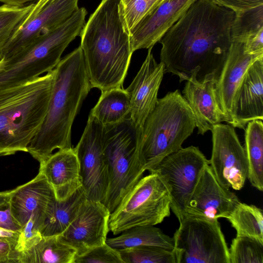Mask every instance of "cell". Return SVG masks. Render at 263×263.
<instances>
[{
	"instance_id": "e575fe53",
	"label": "cell",
	"mask_w": 263,
	"mask_h": 263,
	"mask_svg": "<svg viewBox=\"0 0 263 263\" xmlns=\"http://www.w3.org/2000/svg\"><path fill=\"white\" fill-rule=\"evenodd\" d=\"M20 253L16 243L7 239H0V263H20Z\"/></svg>"
},
{
	"instance_id": "ba28073f",
	"label": "cell",
	"mask_w": 263,
	"mask_h": 263,
	"mask_svg": "<svg viewBox=\"0 0 263 263\" xmlns=\"http://www.w3.org/2000/svg\"><path fill=\"white\" fill-rule=\"evenodd\" d=\"M171 199L162 178L150 172L142 177L110 214V231L118 235L137 226H155L170 216Z\"/></svg>"
},
{
	"instance_id": "9a60e30c",
	"label": "cell",
	"mask_w": 263,
	"mask_h": 263,
	"mask_svg": "<svg viewBox=\"0 0 263 263\" xmlns=\"http://www.w3.org/2000/svg\"><path fill=\"white\" fill-rule=\"evenodd\" d=\"M79 0H50L33 17L26 18L4 47L2 59L21 51L40 35L69 18L78 9Z\"/></svg>"
},
{
	"instance_id": "8992f818",
	"label": "cell",
	"mask_w": 263,
	"mask_h": 263,
	"mask_svg": "<svg viewBox=\"0 0 263 263\" xmlns=\"http://www.w3.org/2000/svg\"><path fill=\"white\" fill-rule=\"evenodd\" d=\"M85 16L76 11L66 21L40 35L11 57L0 62V89L21 84L53 70L69 44L80 36Z\"/></svg>"
},
{
	"instance_id": "9c48e42d",
	"label": "cell",
	"mask_w": 263,
	"mask_h": 263,
	"mask_svg": "<svg viewBox=\"0 0 263 263\" xmlns=\"http://www.w3.org/2000/svg\"><path fill=\"white\" fill-rule=\"evenodd\" d=\"M173 237L177 263H230L218 220L186 215Z\"/></svg>"
},
{
	"instance_id": "7a4b0ae2",
	"label": "cell",
	"mask_w": 263,
	"mask_h": 263,
	"mask_svg": "<svg viewBox=\"0 0 263 263\" xmlns=\"http://www.w3.org/2000/svg\"><path fill=\"white\" fill-rule=\"evenodd\" d=\"M53 73L46 115L28 147V153L40 163L55 149L72 147V126L92 88L80 46L61 59Z\"/></svg>"
},
{
	"instance_id": "d4e9b609",
	"label": "cell",
	"mask_w": 263,
	"mask_h": 263,
	"mask_svg": "<svg viewBox=\"0 0 263 263\" xmlns=\"http://www.w3.org/2000/svg\"><path fill=\"white\" fill-rule=\"evenodd\" d=\"M245 129V145L248 162V175L251 185L263 191V123L255 120L248 123Z\"/></svg>"
},
{
	"instance_id": "f35d334b",
	"label": "cell",
	"mask_w": 263,
	"mask_h": 263,
	"mask_svg": "<svg viewBox=\"0 0 263 263\" xmlns=\"http://www.w3.org/2000/svg\"><path fill=\"white\" fill-rule=\"evenodd\" d=\"M39 0H0V2L4 4L16 6H24L26 4L31 3H36Z\"/></svg>"
},
{
	"instance_id": "ab89813d",
	"label": "cell",
	"mask_w": 263,
	"mask_h": 263,
	"mask_svg": "<svg viewBox=\"0 0 263 263\" xmlns=\"http://www.w3.org/2000/svg\"><path fill=\"white\" fill-rule=\"evenodd\" d=\"M50 0H39L35 3L34 8L27 18H30L37 13Z\"/></svg>"
},
{
	"instance_id": "f546056e",
	"label": "cell",
	"mask_w": 263,
	"mask_h": 263,
	"mask_svg": "<svg viewBox=\"0 0 263 263\" xmlns=\"http://www.w3.org/2000/svg\"><path fill=\"white\" fill-rule=\"evenodd\" d=\"M119 250L123 263H177L174 250L140 246Z\"/></svg>"
},
{
	"instance_id": "836d02e7",
	"label": "cell",
	"mask_w": 263,
	"mask_h": 263,
	"mask_svg": "<svg viewBox=\"0 0 263 263\" xmlns=\"http://www.w3.org/2000/svg\"><path fill=\"white\" fill-rule=\"evenodd\" d=\"M74 263H123L119 250L106 242L77 256Z\"/></svg>"
},
{
	"instance_id": "3957f363",
	"label": "cell",
	"mask_w": 263,
	"mask_h": 263,
	"mask_svg": "<svg viewBox=\"0 0 263 263\" xmlns=\"http://www.w3.org/2000/svg\"><path fill=\"white\" fill-rule=\"evenodd\" d=\"M120 0H102L81 33L87 76L92 88H123L133 53L119 11Z\"/></svg>"
},
{
	"instance_id": "ffe728a7",
	"label": "cell",
	"mask_w": 263,
	"mask_h": 263,
	"mask_svg": "<svg viewBox=\"0 0 263 263\" xmlns=\"http://www.w3.org/2000/svg\"><path fill=\"white\" fill-rule=\"evenodd\" d=\"M39 171L52 187L58 201L67 199L82 186L80 164L73 147L50 155L40 163Z\"/></svg>"
},
{
	"instance_id": "44dd1931",
	"label": "cell",
	"mask_w": 263,
	"mask_h": 263,
	"mask_svg": "<svg viewBox=\"0 0 263 263\" xmlns=\"http://www.w3.org/2000/svg\"><path fill=\"white\" fill-rule=\"evenodd\" d=\"M263 55L245 53L242 43L232 42L229 52L220 74L215 83L217 101L225 122L232 121L234 96L248 68Z\"/></svg>"
},
{
	"instance_id": "1f68e13d",
	"label": "cell",
	"mask_w": 263,
	"mask_h": 263,
	"mask_svg": "<svg viewBox=\"0 0 263 263\" xmlns=\"http://www.w3.org/2000/svg\"><path fill=\"white\" fill-rule=\"evenodd\" d=\"M229 251L230 263H263V244L253 239L236 236Z\"/></svg>"
},
{
	"instance_id": "277c9868",
	"label": "cell",
	"mask_w": 263,
	"mask_h": 263,
	"mask_svg": "<svg viewBox=\"0 0 263 263\" xmlns=\"http://www.w3.org/2000/svg\"><path fill=\"white\" fill-rule=\"evenodd\" d=\"M53 70L21 84L0 89V155L28 152L46 115Z\"/></svg>"
},
{
	"instance_id": "7bdbcfd3",
	"label": "cell",
	"mask_w": 263,
	"mask_h": 263,
	"mask_svg": "<svg viewBox=\"0 0 263 263\" xmlns=\"http://www.w3.org/2000/svg\"><path fill=\"white\" fill-rule=\"evenodd\" d=\"M1 238H1V237H0V239H1ZM3 239H4V238H3Z\"/></svg>"
},
{
	"instance_id": "74e56055",
	"label": "cell",
	"mask_w": 263,
	"mask_h": 263,
	"mask_svg": "<svg viewBox=\"0 0 263 263\" xmlns=\"http://www.w3.org/2000/svg\"><path fill=\"white\" fill-rule=\"evenodd\" d=\"M0 228L13 232H19L22 228L13 218L8 203L0 206Z\"/></svg>"
},
{
	"instance_id": "ee69618b",
	"label": "cell",
	"mask_w": 263,
	"mask_h": 263,
	"mask_svg": "<svg viewBox=\"0 0 263 263\" xmlns=\"http://www.w3.org/2000/svg\"><path fill=\"white\" fill-rule=\"evenodd\" d=\"M1 61H0V62H1Z\"/></svg>"
},
{
	"instance_id": "d590c367",
	"label": "cell",
	"mask_w": 263,
	"mask_h": 263,
	"mask_svg": "<svg viewBox=\"0 0 263 263\" xmlns=\"http://www.w3.org/2000/svg\"><path fill=\"white\" fill-rule=\"evenodd\" d=\"M243 45L245 53L252 55H263V29L249 36Z\"/></svg>"
},
{
	"instance_id": "d6986e66",
	"label": "cell",
	"mask_w": 263,
	"mask_h": 263,
	"mask_svg": "<svg viewBox=\"0 0 263 263\" xmlns=\"http://www.w3.org/2000/svg\"><path fill=\"white\" fill-rule=\"evenodd\" d=\"M255 120H263V58L250 65L236 89L230 125L245 129Z\"/></svg>"
},
{
	"instance_id": "4dcf8cb0",
	"label": "cell",
	"mask_w": 263,
	"mask_h": 263,
	"mask_svg": "<svg viewBox=\"0 0 263 263\" xmlns=\"http://www.w3.org/2000/svg\"><path fill=\"white\" fill-rule=\"evenodd\" d=\"M261 29H263V5L235 12L231 26V41L243 43L249 36Z\"/></svg>"
},
{
	"instance_id": "7402d4cb",
	"label": "cell",
	"mask_w": 263,
	"mask_h": 263,
	"mask_svg": "<svg viewBox=\"0 0 263 263\" xmlns=\"http://www.w3.org/2000/svg\"><path fill=\"white\" fill-rule=\"evenodd\" d=\"M216 81L200 82L193 74L186 81L182 96L194 117L198 134L204 135L213 127L224 121L219 107L215 90Z\"/></svg>"
},
{
	"instance_id": "ac0fdd59",
	"label": "cell",
	"mask_w": 263,
	"mask_h": 263,
	"mask_svg": "<svg viewBox=\"0 0 263 263\" xmlns=\"http://www.w3.org/2000/svg\"><path fill=\"white\" fill-rule=\"evenodd\" d=\"M196 0H164L132 30L133 52L153 48Z\"/></svg>"
},
{
	"instance_id": "b9f144b4",
	"label": "cell",
	"mask_w": 263,
	"mask_h": 263,
	"mask_svg": "<svg viewBox=\"0 0 263 263\" xmlns=\"http://www.w3.org/2000/svg\"><path fill=\"white\" fill-rule=\"evenodd\" d=\"M132 0H120L119 6L123 7L127 5Z\"/></svg>"
},
{
	"instance_id": "8d00e7d4",
	"label": "cell",
	"mask_w": 263,
	"mask_h": 263,
	"mask_svg": "<svg viewBox=\"0 0 263 263\" xmlns=\"http://www.w3.org/2000/svg\"><path fill=\"white\" fill-rule=\"evenodd\" d=\"M220 6L235 12L255 8L263 5V0H213Z\"/></svg>"
},
{
	"instance_id": "5b68a950",
	"label": "cell",
	"mask_w": 263,
	"mask_h": 263,
	"mask_svg": "<svg viewBox=\"0 0 263 263\" xmlns=\"http://www.w3.org/2000/svg\"><path fill=\"white\" fill-rule=\"evenodd\" d=\"M195 127L193 112L179 90L158 99L140 131L138 154L144 171L180 149Z\"/></svg>"
},
{
	"instance_id": "f1b7e54d",
	"label": "cell",
	"mask_w": 263,
	"mask_h": 263,
	"mask_svg": "<svg viewBox=\"0 0 263 263\" xmlns=\"http://www.w3.org/2000/svg\"><path fill=\"white\" fill-rule=\"evenodd\" d=\"M31 3L24 6L7 4L0 6V61L8 41L26 20L35 6Z\"/></svg>"
},
{
	"instance_id": "d6a6232c",
	"label": "cell",
	"mask_w": 263,
	"mask_h": 263,
	"mask_svg": "<svg viewBox=\"0 0 263 263\" xmlns=\"http://www.w3.org/2000/svg\"><path fill=\"white\" fill-rule=\"evenodd\" d=\"M164 0H132L125 6H119L125 30L130 35L133 29Z\"/></svg>"
},
{
	"instance_id": "6da1fadb",
	"label": "cell",
	"mask_w": 263,
	"mask_h": 263,
	"mask_svg": "<svg viewBox=\"0 0 263 263\" xmlns=\"http://www.w3.org/2000/svg\"><path fill=\"white\" fill-rule=\"evenodd\" d=\"M235 12L213 0H196L160 39V58L165 72L180 82L193 74L216 82L232 43Z\"/></svg>"
},
{
	"instance_id": "484cf974",
	"label": "cell",
	"mask_w": 263,
	"mask_h": 263,
	"mask_svg": "<svg viewBox=\"0 0 263 263\" xmlns=\"http://www.w3.org/2000/svg\"><path fill=\"white\" fill-rule=\"evenodd\" d=\"M130 103L123 88L101 91V96L89 115L104 126L118 123L129 117Z\"/></svg>"
},
{
	"instance_id": "cb8c5ba5",
	"label": "cell",
	"mask_w": 263,
	"mask_h": 263,
	"mask_svg": "<svg viewBox=\"0 0 263 263\" xmlns=\"http://www.w3.org/2000/svg\"><path fill=\"white\" fill-rule=\"evenodd\" d=\"M86 199L82 186L64 201L56 199L40 229L41 235L46 237L61 234L77 216Z\"/></svg>"
},
{
	"instance_id": "52a82bcc",
	"label": "cell",
	"mask_w": 263,
	"mask_h": 263,
	"mask_svg": "<svg viewBox=\"0 0 263 263\" xmlns=\"http://www.w3.org/2000/svg\"><path fill=\"white\" fill-rule=\"evenodd\" d=\"M141 129L128 117L104 126L103 151L108 186L103 203L111 213L143 176L138 154Z\"/></svg>"
},
{
	"instance_id": "7c38bea8",
	"label": "cell",
	"mask_w": 263,
	"mask_h": 263,
	"mask_svg": "<svg viewBox=\"0 0 263 263\" xmlns=\"http://www.w3.org/2000/svg\"><path fill=\"white\" fill-rule=\"evenodd\" d=\"M212 149L209 165L218 181L225 187L241 190L248 175V162L234 127L219 123L211 130Z\"/></svg>"
},
{
	"instance_id": "4316f807",
	"label": "cell",
	"mask_w": 263,
	"mask_h": 263,
	"mask_svg": "<svg viewBox=\"0 0 263 263\" xmlns=\"http://www.w3.org/2000/svg\"><path fill=\"white\" fill-rule=\"evenodd\" d=\"M106 242L117 250L140 246H154L174 250L173 237L154 226H137L125 230Z\"/></svg>"
},
{
	"instance_id": "2e32d148",
	"label": "cell",
	"mask_w": 263,
	"mask_h": 263,
	"mask_svg": "<svg viewBox=\"0 0 263 263\" xmlns=\"http://www.w3.org/2000/svg\"><path fill=\"white\" fill-rule=\"evenodd\" d=\"M152 50L148 49L140 69L125 89L130 103L129 117L140 129L156 105L158 90L165 73L163 64L156 62Z\"/></svg>"
},
{
	"instance_id": "30bf717a",
	"label": "cell",
	"mask_w": 263,
	"mask_h": 263,
	"mask_svg": "<svg viewBox=\"0 0 263 263\" xmlns=\"http://www.w3.org/2000/svg\"><path fill=\"white\" fill-rule=\"evenodd\" d=\"M209 163L198 147L190 146L168 155L149 171L157 173L166 184L171 209L179 221L185 216L186 206Z\"/></svg>"
},
{
	"instance_id": "8fae6325",
	"label": "cell",
	"mask_w": 263,
	"mask_h": 263,
	"mask_svg": "<svg viewBox=\"0 0 263 263\" xmlns=\"http://www.w3.org/2000/svg\"><path fill=\"white\" fill-rule=\"evenodd\" d=\"M104 126L89 115L83 134L74 149L86 198L103 202L108 186L107 166L103 151Z\"/></svg>"
},
{
	"instance_id": "60d3db41",
	"label": "cell",
	"mask_w": 263,
	"mask_h": 263,
	"mask_svg": "<svg viewBox=\"0 0 263 263\" xmlns=\"http://www.w3.org/2000/svg\"><path fill=\"white\" fill-rule=\"evenodd\" d=\"M9 191L0 192V206H2L8 203Z\"/></svg>"
},
{
	"instance_id": "e0dca14e",
	"label": "cell",
	"mask_w": 263,
	"mask_h": 263,
	"mask_svg": "<svg viewBox=\"0 0 263 263\" xmlns=\"http://www.w3.org/2000/svg\"><path fill=\"white\" fill-rule=\"evenodd\" d=\"M55 200L52 187L39 171L32 180L9 191L8 203L21 227L33 217L40 230Z\"/></svg>"
},
{
	"instance_id": "4fadbf2b",
	"label": "cell",
	"mask_w": 263,
	"mask_h": 263,
	"mask_svg": "<svg viewBox=\"0 0 263 263\" xmlns=\"http://www.w3.org/2000/svg\"><path fill=\"white\" fill-rule=\"evenodd\" d=\"M110 214L103 202L87 199L60 237L81 255L106 243Z\"/></svg>"
},
{
	"instance_id": "603a6c76",
	"label": "cell",
	"mask_w": 263,
	"mask_h": 263,
	"mask_svg": "<svg viewBox=\"0 0 263 263\" xmlns=\"http://www.w3.org/2000/svg\"><path fill=\"white\" fill-rule=\"evenodd\" d=\"M77 255V251L63 242L59 235L42 236L21 254L20 263H74Z\"/></svg>"
},
{
	"instance_id": "83f0119b",
	"label": "cell",
	"mask_w": 263,
	"mask_h": 263,
	"mask_svg": "<svg viewBox=\"0 0 263 263\" xmlns=\"http://www.w3.org/2000/svg\"><path fill=\"white\" fill-rule=\"evenodd\" d=\"M237 236L247 237L263 244V212L259 208L240 201L227 217Z\"/></svg>"
},
{
	"instance_id": "5bb4252c",
	"label": "cell",
	"mask_w": 263,
	"mask_h": 263,
	"mask_svg": "<svg viewBox=\"0 0 263 263\" xmlns=\"http://www.w3.org/2000/svg\"><path fill=\"white\" fill-rule=\"evenodd\" d=\"M239 202L234 193L218 181L208 164L186 206L185 216L210 220L226 218Z\"/></svg>"
}]
</instances>
